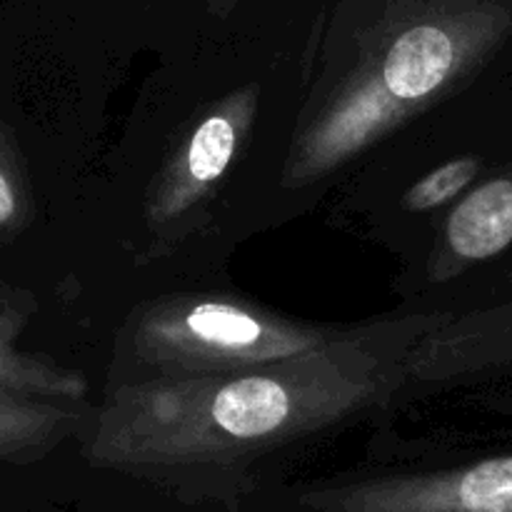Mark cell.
Listing matches in <instances>:
<instances>
[{"label": "cell", "mask_w": 512, "mask_h": 512, "mask_svg": "<svg viewBox=\"0 0 512 512\" xmlns=\"http://www.w3.org/2000/svg\"><path fill=\"white\" fill-rule=\"evenodd\" d=\"M35 313L33 295L0 280V393L20 398L85 403L88 380L45 355L15 348L20 330Z\"/></svg>", "instance_id": "8"}, {"label": "cell", "mask_w": 512, "mask_h": 512, "mask_svg": "<svg viewBox=\"0 0 512 512\" xmlns=\"http://www.w3.org/2000/svg\"><path fill=\"white\" fill-rule=\"evenodd\" d=\"M88 418L85 403L0 393V460L20 465L43 460L60 443L83 433Z\"/></svg>", "instance_id": "9"}, {"label": "cell", "mask_w": 512, "mask_h": 512, "mask_svg": "<svg viewBox=\"0 0 512 512\" xmlns=\"http://www.w3.org/2000/svg\"><path fill=\"white\" fill-rule=\"evenodd\" d=\"M495 95H512V5L433 0L385 20L315 75L265 148L243 218H295L413 128Z\"/></svg>", "instance_id": "2"}, {"label": "cell", "mask_w": 512, "mask_h": 512, "mask_svg": "<svg viewBox=\"0 0 512 512\" xmlns=\"http://www.w3.org/2000/svg\"><path fill=\"white\" fill-rule=\"evenodd\" d=\"M293 108H265V85L245 80L183 108L165 128L158 165L138 178V238L150 258L218 225V203L243 218L250 183L275 128Z\"/></svg>", "instance_id": "4"}, {"label": "cell", "mask_w": 512, "mask_h": 512, "mask_svg": "<svg viewBox=\"0 0 512 512\" xmlns=\"http://www.w3.org/2000/svg\"><path fill=\"white\" fill-rule=\"evenodd\" d=\"M35 218V198L18 140L0 118V245L13 243Z\"/></svg>", "instance_id": "10"}, {"label": "cell", "mask_w": 512, "mask_h": 512, "mask_svg": "<svg viewBox=\"0 0 512 512\" xmlns=\"http://www.w3.org/2000/svg\"><path fill=\"white\" fill-rule=\"evenodd\" d=\"M495 293H512V258L503 268V273L493 280V285H490L485 295H495Z\"/></svg>", "instance_id": "11"}, {"label": "cell", "mask_w": 512, "mask_h": 512, "mask_svg": "<svg viewBox=\"0 0 512 512\" xmlns=\"http://www.w3.org/2000/svg\"><path fill=\"white\" fill-rule=\"evenodd\" d=\"M210 3H213L215 10H225V8H230V5H233L235 0H210Z\"/></svg>", "instance_id": "12"}, {"label": "cell", "mask_w": 512, "mask_h": 512, "mask_svg": "<svg viewBox=\"0 0 512 512\" xmlns=\"http://www.w3.org/2000/svg\"><path fill=\"white\" fill-rule=\"evenodd\" d=\"M298 503L308 512H512V450L455 468L320 485Z\"/></svg>", "instance_id": "7"}, {"label": "cell", "mask_w": 512, "mask_h": 512, "mask_svg": "<svg viewBox=\"0 0 512 512\" xmlns=\"http://www.w3.org/2000/svg\"><path fill=\"white\" fill-rule=\"evenodd\" d=\"M512 258V163L480 180L440 218L423 253L405 268L403 290L418 298L463 288L460 300L485 298Z\"/></svg>", "instance_id": "6"}, {"label": "cell", "mask_w": 512, "mask_h": 512, "mask_svg": "<svg viewBox=\"0 0 512 512\" xmlns=\"http://www.w3.org/2000/svg\"><path fill=\"white\" fill-rule=\"evenodd\" d=\"M353 330L305 323L233 295H160L120 325L105 390L243 373L323 350Z\"/></svg>", "instance_id": "5"}, {"label": "cell", "mask_w": 512, "mask_h": 512, "mask_svg": "<svg viewBox=\"0 0 512 512\" xmlns=\"http://www.w3.org/2000/svg\"><path fill=\"white\" fill-rule=\"evenodd\" d=\"M512 163V95L473 100L380 150L343 190L340 215L415 263L445 213Z\"/></svg>", "instance_id": "3"}, {"label": "cell", "mask_w": 512, "mask_h": 512, "mask_svg": "<svg viewBox=\"0 0 512 512\" xmlns=\"http://www.w3.org/2000/svg\"><path fill=\"white\" fill-rule=\"evenodd\" d=\"M450 310L355 325L328 348L243 373L105 390L80 433L85 458L175 483L238 475L403 398L413 348Z\"/></svg>", "instance_id": "1"}]
</instances>
